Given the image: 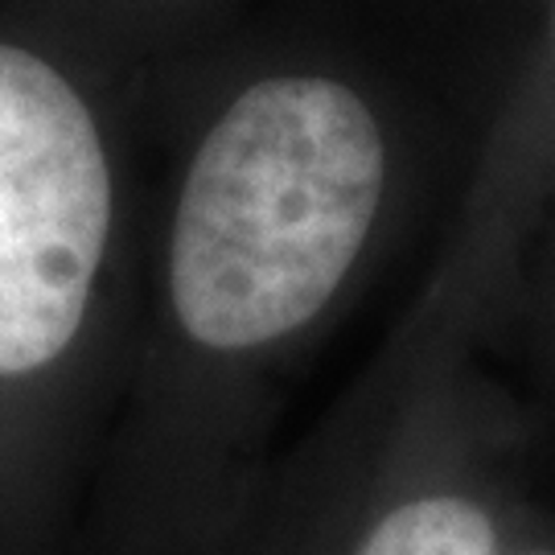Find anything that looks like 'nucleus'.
Segmentation results:
<instances>
[{"mask_svg":"<svg viewBox=\"0 0 555 555\" xmlns=\"http://www.w3.org/2000/svg\"><path fill=\"white\" fill-rule=\"evenodd\" d=\"M112 227V173L79 91L0 46V375H29L79 334Z\"/></svg>","mask_w":555,"mask_h":555,"instance_id":"obj_2","label":"nucleus"},{"mask_svg":"<svg viewBox=\"0 0 555 555\" xmlns=\"http://www.w3.org/2000/svg\"><path fill=\"white\" fill-rule=\"evenodd\" d=\"M358 555H494V527L465 498H420L383 518Z\"/></svg>","mask_w":555,"mask_h":555,"instance_id":"obj_3","label":"nucleus"},{"mask_svg":"<svg viewBox=\"0 0 555 555\" xmlns=\"http://www.w3.org/2000/svg\"><path fill=\"white\" fill-rule=\"evenodd\" d=\"M539 555H555V552H539Z\"/></svg>","mask_w":555,"mask_h":555,"instance_id":"obj_4","label":"nucleus"},{"mask_svg":"<svg viewBox=\"0 0 555 555\" xmlns=\"http://www.w3.org/2000/svg\"><path fill=\"white\" fill-rule=\"evenodd\" d=\"M383 137L346 82L280 75L206 132L181 190L169 297L210 350L300 330L337 293L383 198Z\"/></svg>","mask_w":555,"mask_h":555,"instance_id":"obj_1","label":"nucleus"}]
</instances>
